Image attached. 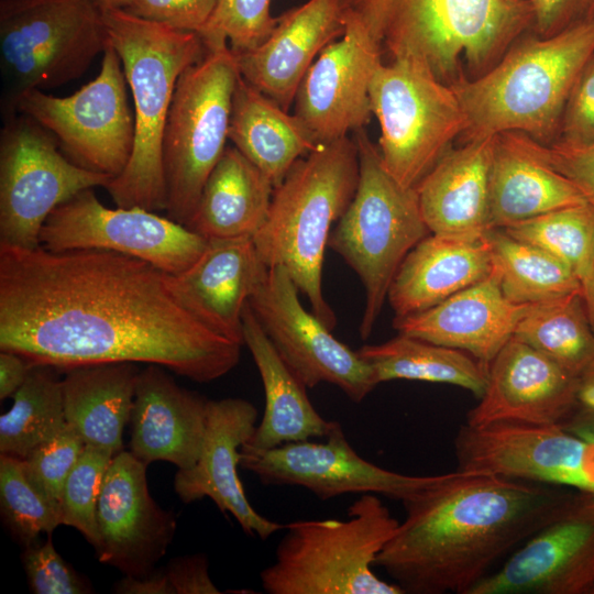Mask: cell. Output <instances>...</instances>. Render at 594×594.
Instances as JSON below:
<instances>
[{
    "instance_id": "cell-51",
    "label": "cell",
    "mask_w": 594,
    "mask_h": 594,
    "mask_svg": "<svg viewBox=\"0 0 594 594\" xmlns=\"http://www.w3.org/2000/svg\"><path fill=\"white\" fill-rule=\"evenodd\" d=\"M560 426L564 430L594 443V409L576 408Z\"/></svg>"
},
{
    "instance_id": "cell-55",
    "label": "cell",
    "mask_w": 594,
    "mask_h": 594,
    "mask_svg": "<svg viewBox=\"0 0 594 594\" xmlns=\"http://www.w3.org/2000/svg\"><path fill=\"white\" fill-rule=\"evenodd\" d=\"M591 594H594V587H593V590H592Z\"/></svg>"
},
{
    "instance_id": "cell-7",
    "label": "cell",
    "mask_w": 594,
    "mask_h": 594,
    "mask_svg": "<svg viewBox=\"0 0 594 594\" xmlns=\"http://www.w3.org/2000/svg\"><path fill=\"white\" fill-rule=\"evenodd\" d=\"M398 526L376 494H361L344 519L292 521L260 573L262 587L268 594H404L373 570Z\"/></svg>"
},
{
    "instance_id": "cell-29",
    "label": "cell",
    "mask_w": 594,
    "mask_h": 594,
    "mask_svg": "<svg viewBox=\"0 0 594 594\" xmlns=\"http://www.w3.org/2000/svg\"><path fill=\"white\" fill-rule=\"evenodd\" d=\"M587 202L581 191L541 158L521 132L495 136L490 186L491 228H505L559 208Z\"/></svg>"
},
{
    "instance_id": "cell-15",
    "label": "cell",
    "mask_w": 594,
    "mask_h": 594,
    "mask_svg": "<svg viewBox=\"0 0 594 594\" xmlns=\"http://www.w3.org/2000/svg\"><path fill=\"white\" fill-rule=\"evenodd\" d=\"M298 293L284 267H268L249 304L277 353L307 388L329 383L361 403L378 385L373 370L304 308Z\"/></svg>"
},
{
    "instance_id": "cell-44",
    "label": "cell",
    "mask_w": 594,
    "mask_h": 594,
    "mask_svg": "<svg viewBox=\"0 0 594 594\" xmlns=\"http://www.w3.org/2000/svg\"><path fill=\"white\" fill-rule=\"evenodd\" d=\"M531 151L568 178L594 208V143L571 145L560 141L543 144L528 135Z\"/></svg>"
},
{
    "instance_id": "cell-31",
    "label": "cell",
    "mask_w": 594,
    "mask_h": 594,
    "mask_svg": "<svg viewBox=\"0 0 594 594\" xmlns=\"http://www.w3.org/2000/svg\"><path fill=\"white\" fill-rule=\"evenodd\" d=\"M62 380L66 422L86 446L123 451L122 435L130 422L140 370L136 363L81 365L65 371Z\"/></svg>"
},
{
    "instance_id": "cell-18",
    "label": "cell",
    "mask_w": 594,
    "mask_h": 594,
    "mask_svg": "<svg viewBox=\"0 0 594 594\" xmlns=\"http://www.w3.org/2000/svg\"><path fill=\"white\" fill-rule=\"evenodd\" d=\"M593 587L594 493L578 491L469 594H591Z\"/></svg>"
},
{
    "instance_id": "cell-38",
    "label": "cell",
    "mask_w": 594,
    "mask_h": 594,
    "mask_svg": "<svg viewBox=\"0 0 594 594\" xmlns=\"http://www.w3.org/2000/svg\"><path fill=\"white\" fill-rule=\"evenodd\" d=\"M502 229L561 260L582 285L594 268V208L588 202L559 208Z\"/></svg>"
},
{
    "instance_id": "cell-17",
    "label": "cell",
    "mask_w": 594,
    "mask_h": 594,
    "mask_svg": "<svg viewBox=\"0 0 594 594\" xmlns=\"http://www.w3.org/2000/svg\"><path fill=\"white\" fill-rule=\"evenodd\" d=\"M459 471L483 472L594 493V443L559 425H463L454 439Z\"/></svg>"
},
{
    "instance_id": "cell-14",
    "label": "cell",
    "mask_w": 594,
    "mask_h": 594,
    "mask_svg": "<svg viewBox=\"0 0 594 594\" xmlns=\"http://www.w3.org/2000/svg\"><path fill=\"white\" fill-rule=\"evenodd\" d=\"M208 240L189 228L142 208H108L94 188L56 207L40 232L53 251L107 250L144 260L178 275L205 252Z\"/></svg>"
},
{
    "instance_id": "cell-53",
    "label": "cell",
    "mask_w": 594,
    "mask_h": 594,
    "mask_svg": "<svg viewBox=\"0 0 594 594\" xmlns=\"http://www.w3.org/2000/svg\"><path fill=\"white\" fill-rule=\"evenodd\" d=\"M582 296L588 321L594 331V268L590 277L582 285Z\"/></svg>"
},
{
    "instance_id": "cell-36",
    "label": "cell",
    "mask_w": 594,
    "mask_h": 594,
    "mask_svg": "<svg viewBox=\"0 0 594 594\" xmlns=\"http://www.w3.org/2000/svg\"><path fill=\"white\" fill-rule=\"evenodd\" d=\"M514 336L575 377L594 360L582 292L525 305Z\"/></svg>"
},
{
    "instance_id": "cell-13",
    "label": "cell",
    "mask_w": 594,
    "mask_h": 594,
    "mask_svg": "<svg viewBox=\"0 0 594 594\" xmlns=\"http://www.w3.org/2000/svg\"><path fill=\"white\" fill-rule=\"evenodd\" d=\"M0 132V244L36 248L51 212L78 193L112 177L73 163L31 118L3 119Z\"/></svg>"
},
{
    "instance_id": "cell-42",
    "label": "cell",
    "mask_w": 594,
    "mask_h": 594,
    "mask_svg": "<svg viewBox=\"0 0 594 594\" xmlns=\"http://www.w3.org/2000/svg\"><path fill=\"white\" fill-rule=\"evenodd\" d=\"M86 444L68 422L50 440L34 448L23 460V471L34 488L61 510L65 481Z\"/></svg>"
},
{
    "instance_id": "cell-6",
    "label": "cell",
    "mask_w": 594,
    "mask_h": 594,
    "mask_svg": "<svg viewBox=\"0 0 594 594\" xmlns=\"http://www.w3.org/2000/svg\"><path fill=\"white\" fill-rule=\"evenodd\" d=\"M108 43L121 58L134 103L135 139L124 170L106 190L117 207L166 210L162 163L164 128L178 78L206 46L196 32L150 21L122 9H102Z\"/></svg>"
},
{
    "instance_id": "cell-43",
    "label": "cell",
    "mask_w": 594,
    "mask_h": 594,
    "mask_svg": "<svg viewBox=\"0 0 594 594\" xmlns=\"http://www.w3.org/2000/svg\"><path fill=\"white\" fill-rule=\"evenodd\" d=\"M30 590L34 594H90L88 580L77 573L55 550L52 539L24 548L21 556Z\"/></svg>"
},
{
    "instance_id": "cell-41",
    "label": "cell",
    "mask_w": 594,
    "mask_h": 594,
    "mask_svg": "<svg viewBox=\"0 0 594 594\" xmlns=\"http://www.w3.org/2000/svg\"><path fill=\"white\" fill-rule=\"evenodd\" d=\"M272 0H218L198 32L206 50L229 44L233 53L258 46L273 32L278 18L271 13Z\"/></svg>"
},
{
    "instance_id": "cell-19",
    "label": "cell",
    "mask_w": 594,
    "mask_h": 594,
    "mask_svg": "<svg viewBox=\"0 0 594 594\" xmlns=\"http://www.w3.org/2000/svg\"><path fill=\"white\" fill-rule=\"evenodd\" d=\"M344 22L343 34L320 52L294 99V114L318 145L364 129L373 113L370 85L383 53L356 18L344 13Z\"/></svg>"
},
{
    "instance_id": "cell-47",
    "label": "cell",
    "mask_w": 594,
    "mask_h": 594,
    "mask_svg": "<svg viewBox=\"0 0 594 594\" xmlns=\"http://www.w3.org/2000/svg\"><path fill=\"white\" fill-rule=\"evenodd\" d=\"M534 11L531 30L541 37L594 20V0H527Z\"/></svg>"
},
{
    "instance_id": "cell-33",
    "label": "cell",
    "mask_w": 594,
    "mask_h": 594,
    "mask_svg": "<svg viewBox=\"0 0 594 594\" xmlns=\"http://www.w3.org/2000/svg\"><path fill=\"white\" fill-rule=\"evenodd\" d=\"M228 138L274 188L300 157L318 146L298 117L241 76L232 98Z\"/></svg>"
},
{
    "instance_id": "cell-50",
    "label": "cell",
    "mask_w": 594,
    "mask_h": 594,
    "mask_svg": "<svg viewBox=\"0 0 594 594\" xmlns=\"http://www.w3.org/2000/svg\"><path fill=\"white\" fill-rule=\"evenodd\" d=\"M113 591L119 594H175L165 568L144 576L124 575L114 584Z\"/></svg>"
},
{
    "instance_id": "cell-16",
    "label": "cell",
    "mask_w": 594,
    "mask_h": 594,
    "mask_svg": "<svg viewBox=\"0 0 594 594\" xmlns=\"http://www.w3.org/2000/svg\"><path fill=\"white\" fill-rule=\"evenodd\" d=\"M324 439L266 450L243 446L240 466L264 485L300 486L321 501L344 494H376L404 503L442 475L400 474L369 462L349 443L339 421H332Z\"/></svg>"
},
{
    "instance_id": "cell-8",
    "label": "cell",
    "mask_w": 594,
    "mask_h": 594,
    "mask_svg": "<svg viewBox=\"0 0 594 594\" xmlns=\"http://www.w3.org/2000/svg\"><path fill=\"white\" fill-rule=\"evenodd\" d=\"M355 133L360 175L355 194L337 221L328 246L356 273L365 305L359 332L367 339L406 255L430 234L415 187L399 184L385 168L364 129Z\"/></svg>"
},
{
    "instance_id": "cell-49",
    "label": "cell",
    "mask_w": 594,
    "mask_h": 594,
    "mask_svg": "<svg viewBox=\"0 0 594 594\" xmlns=\"http://www.w3.org/2000/svg\"><path fill=\"white\" fill-rule=\"evenodd\" d=\"M32 365L20 354L0 350V399L12 397L25 382Z\"/></svg>"
},
{
    "instance_id": "cell-48",
    "label": "cell",
    "mask_w": 594,
    "mask_h": 594,
    "mask_svg": "<svg viewBox=\"0 0 594 594\" xmlns=\"http://www.w3.org/2000/svg\"><path fill=\"white\" fill-rule=\"evenodd\" d=\"M206 554L196 553L177 557L165 568L175 594H220L222 593L209 575Z\"/></svg>"
},
{
    "instance_id": "cell-52",
    "label": "cell",
    "mask_w": 594,
    "mask_h": 594,
    "mask_svg": "<svg viewBox=\"0 0 594 594\" xmlns=\"http://www.w3.org/2000/svg\"><path fill=\"white\" fill-rule=\"evenodd\" d=\"M576 400V408L594 409V360L578 377Z\"/></svg>"
},
{
    "instance_id": "cell-28",
    "label": "cell",
    "mask_w": 594,
    "mask_h": 594,
    "mask_svg": "<svg viewBox=\"0 0 594 594\" xmlns=\"http://www.w3.org/2000/svg\"><path fill=\"white\" fill-rule=\"evenodd\" d=\"M492 273L487 243L430 233L406 255L389 287L395 318L427 310Z\"/></svg>"
},
{
    "instance_id": "cell-1",
    "label": "cell",
    "mask_w": 594,
    "mask_h": 594,
    "mask_svg": "<svg viewBox=\"0 0 594 594\" xmlns=\"http://www.w3.org/2000/svg\"><path fill=\"white\" fill-rule=\"evenodd\" d=\"M241 348L204 324L172 274L144 260L0 244V350L32 366L145 363L207 383L238 365Z\"/></svg>"
},
{
    "instance_id": "cell-4",
    "label": "cell",
    "mask_w": 594,
    "mask_h": 594,
    "mask_svg": "<svg viewBox=\"0 0 594 594\" xmlns=\"http://www.w3.org/2000/svg\"><path fill=\"white\" fill-rule=\"evenodd\" d=\"M342 8L383 54L416 61L446 84L461 74L462 57L490 69L534 21L527 0H342Z\"/></svg>"
},
{
    "instance_id": "cell-12",
    "label": "cell",
    "mask_w": 594,
    "mask_h": 594,
    "mask_svg": "<svg viewBox=\"0 0 594 594\" xmlns=\"http://www.w3.org/2000/svg\"><path fill=\"white\" fill-rule=\"evenodd\" d=\"M127 84L121 58L107 43L94 80L67 97L28 90L16 100L15 113L45 129L76 165L114 178L127 167L134 147Z\"/></svg>"
},
{
    "instance_id": "cell-25",
    "label": "cell",
    "mask_w": 594,
    "mask_h": 594,
    "mask_svg": "<svg viewBox=\"0 0 594 594\" xmlns=\"http://www.w3.org/2000/svg\"><path fill=\"white\" fill-rule=\"evenodd\" d=\"M267 270L252 238L213 239L187 271L172 274V283L204 324L244 345L243 310Z\"/></svg>"
},
{
    "instance_id": "cell-40",
    "label": "cell",
    "mask_w": 594,
    "mask_h": 594,
    "mask_svg": "<svg viewBox=\"0 0 594 594\" xmlns=\"http://www.w3.org/2000/svg\"><path fill=\"white\" fill-rule=\"evenodd\" d=\"M113 457L109 450L86 446L62 493V525L77 529L94 548L98 544V499Z\"/></svg>"
},
{
    "instance_id": "cell-23",
    "label": "cell",
    "mask_w": 594,
    "mask_h": 594,
    "mask_svg": "<svg viewBox=\"0 0 594 594\" xmlns=\"http://www.w3.org/2000/svg\"><path fill=\"white\" fill-rule=\"evenodd\" d=\"M344 29L342 0H307L278 16L258 46L234 53L240 76L288 111L314 61Z\"/></svg>"
},
{
    "instance_id": "cell-24",
    "label": "cell",
    "mask_w": 594,
    "mask_h": 594,
    "mask_svg": "<svg viewBox=\"0 0 594 594\" xmlns=\"http://www.w3.org/2000/svg\"><path fill=\"white\" fill-rule=\"evenodd\" d=\"M209 399L179 386L165 367L140 370L130 417V452L145 465L167 461L188 469L198 461Z\"/></svg>"
},
{
    "instance_id": "cell-10",
    "label": "cell",
    "mask_w": 594,
    "mask_h": 594,
    "mask_svg": "<svg viewBox=\"0 0 594 594\" xmlns=\"http://www.w3.org/2000/svg\"><path fill=\"white\" fill-rule=\"evenodd\" d=\"M240 77L229 44L206 50L177 80L168 110L162 163L167 217L191 221L204 185L227 148L231 106Z\"/></svg>"
},
{
    "instance_id": "cell-32",
    "label": "cell",
    "mask_w": 594,
    "mask_h": 594,
    "mask_svg": "<svg viewBox=\"0 0 594 594\" xmlns=\"http://www.w3.org/2000/svg\"><path fill=\"white\" fill-rule=\"evenodd\" d=\"M273 184L234 146L208 176L187 228L206 240L252 238L263 226Z\"/></svg>"
},
{
    "instance_id": "cell-30",
    "label": "cell",
    "mask_w": 594,
    "mask_h": 594,
    "mask_svg": "<svg viewBox=\"0 0 594 594\" xmlns=\"http://www.w3.org/2000/svg\"><path fill=\"white\" fill-rule=\"evenodd\" d=\"M242 319L243 343L253 356L265 393L262 420L244 446L266 450L287 442L324 438L332 421L316 410L307 387L277 353L249 301Z\"/></svg>"
},
{
    "instance_id": "cell-34",
    "label": "cell",
    "mask_w": 594,
    "mask_h": 594,
    "mask_svg": "<svg viewBox=\"0 0 594 594\" xmlns=\"http://www.w3.org/2000/svg\"><path fill=\"white\" fill-rule=\"evenodd\" d=\"M356 351L373 370L377 384L395 380L442 383L468 389L477 398L486 387L488 367L458 349L398 333Z\"/></svg>"
},
{
    "instance_id": "cell-27",
    "label": "cell",
    "mask_w": 594,
    "mask_h": 594,
    "mask_svg": "<svg viewBox=\"0 0 594 594\" xmlns=\"http://www.w3.org/2000/svg\"><path fill=\"white\" fill-rule=\"evenodd\" d=\"M495 136L449 148L415 187L431 233L476 240L492 229L490 186Z\"/></svg>"
},
{
    "instance_id": "cell-35",
    "label": "cell",
    "mask_w": 594,
    "mask_h": 594,
    "mask_svg": "<svg viewBox=\"0 0 594 594\" xmlns=\"http://www.w3.org/2000/svg\"><path fill=\"white\" fill-rule=\"evenodd\" d=\"M484 239L492 273L509 301L529 305L582 292V283L572 270L547 251L502 228L487 230Z\"/></svg>"
},
{
    "instance_id": "cell-3",
    "label": "cell",
    "mask_w": 594,
    "mask_h": 594,
    "mask_svg": "<svg viewBox=\"0 0 594 594\" xmlns=\"http://www.w3.org/2000/svg\"><path fill=\"white\" fill-rule=\"evenodd\" d=\"M594 57V20L552 36L518 40L490 69L450 84L466 118L465 141L521 132L549 144L568 98Z\"/></svg>"
},
{
    "instance_id": "cell-20",
    "label": "cell",
    "mask_w": 594,
    "mask_h": 594,
    "mask_svg": "<svg viewBox=\"0 0 594 594\" xmlns=\"http://www.w3.org/2000/svg\"><path fill=\"white\" fill-rule=\"evenodd\" d=\"M146 466L130 451L116 454L98 499L97 558L124 575L144 576L155 570L176 530L175 514L150 494Z\"/></svg>"
},
{
    "instance_id": "cell-39",
    "label": "cell",
    "mask_w": 594,
    "mask_h": 594,
    "mask_svg": "<svg viewBox=\"0 0 594 594\" xmlns=\"http://www.w3.org/2000/svg\"><path fill=\"white\" fill-rule=\"evenodd\" d=\"M0 506L6 526L24 548L34 544L42 532L51 535L62 525L61 510L29 482L22 460L2 454Z\"/></svg>"
},
{
    "instance_id": "cell-37",
    "label": "cell",
    "mask_w": 594,
    "mask_h": 594,
    "mask_svg": "<svg viewBox=\"0 0 594 594\" xmlns=\"http://www.w3.org/2000/svg\"><path fill=\"white\" fill-rule=\"evenodd\" d=\"M55 367L32 366L12 396L11 408L0 417V452L23 460L53 438L66 424L62 380Z\"/></svg>"
},
{
    "instance_id": "cell-2",
    "label": "cell",
    "mask_w": 594,
    "mask_h": 594,
    "mask_svg": "<svg viewBox=\"0 0 594 594\" xmlns=\"http://www.w3.org/2000/svg\"><path fill=\"white\" fill-rule=\"evenodd\" d=\"M576 490L455 471L403 503L406 517L378 553L405 593L469 594L492 565L541 529Z\"/></svg>"
},
{
    "instance_id": "cell-54",
    "label": "cell",
    "mask_w": 594,
    "mask_h": 594,
    "mask_svg": "<svg viewBox=\"0 0 594 594\" xmlns=\"http://www.w3.org/2000/svg\"><path fill=\"white\" fill-rule=\"evenodd\" d=\"M101 9H127L134 0H91Z\"/></svg>"
},
{
    "instance_id": "cell-9",
    "label": "cell",
    "mask_w": 594,
    "mask_h": 594,
    "mask_svg": "<svg viewBox=\"0 0 594 594\" xmlns=\"http://www.w3.org/2000/svg\"><path fill=\"white\" fill-rule=\"evenodd\" d=\"M108 43L102 9L91 0H0L3 118L19 97L79 78Z\"/></svg>"
},
{
    "instance_id": "cell-46",
    "label": "cell",
    "mask_w": 594,
    "mask_h": 594,
    "mask_svg": "<svg viewBox=\"0 0 594 594\" xmlns=\"http://www.w3.org/2000/svg\"><path fill=\"white\" fill-rule=\"evenodd\" d=\"M218 0H134L131 14L170 28L198 33L212 15Z\"/></svg>"
},
{
    "instance_id": "cell-26",
    "label": "cell",
    "mask_w": 594,
    "mask_h": 594,
    "mask_svg": "<svg viewBox=\"0 0 594 594\" xmlns=\"http://www.w3.org/2000/svg\"><path fill=\"white\" fill-rule=\"evenodd\" d=\"M524 308L505 297L491 273L427 310L394 318L393 327L399 334L464 351L488 367L514 337Z\"/></svg>"
},
{
    "instance_id": "cell-11",
    "label": "cell",
    "mask_w": 594,
    "mask_h": 594,
    "mask_svg": "<svg viewBox=\"0 0 594 594\" xmlns=\"http://www.w3.org/2000/svg\"><path fill=\"white\" fill-rule=\"evenodd\" d=\"M370 99L381 129V160L405 187H416L466 130L464 111L450 84L416 61L381 62L371 80Z\"/></svg>"
},
{
    "instance_id": "cell-45",
    "label": "cell",
    "mask_w": 594,
    "mask_h": 594,
    "mask_svg": "<svg viewBox=\"0 0 594 594\" xmlns=\"http://www.w3.org/2000/svg\"><path fill=\"white\" fill-rule=\"evenodd\" d=\"M559 135L556 141L571 145L594 143V57L568 98Z\"/></svg>"
},
{
    "instance_id": "cell-5",
    "label": "cell",
    "mask_w": 594,
    "mask_h": 594,
    "mask_svg": "<svg viewBox=\"0 0 594 594\" xmlns=\"http://www.w3.org/2000/svg\"><path fill=\"white\" fill-rule=\"evenodd\" d=\"M354 140L319 144L300 157L274 188L267 217L253 237L267 267H284L312 314L331 330L337 319L322 293V267L332 224L349 207L359 183Z\"/></svg>"
},
{
    "instance_id": "cell-21",
    "label": "cell",
    "mask_w": 594,
    "mask_h": 594,
    "mask_svg": "<svg viewBox=\"0 0 594 594\" xmlns=\"http://www.w3.org/2000/svg\"><path fill=\"white\" fill-rule=\"evenodd\" d=\"M578 377L515 336L488 365L487 383L465 425H561L576 409Z\"/></svg>"
},
{
    "instance_id": "cell-22",
    "label": "cell",
    "mask_w": 594,
    "mask_h": 594,
    "mask_svg": "<svg viewBox=\"0 0 594 594\" xmlns=\"http://www.w3.org/2000/svg\"><path fill=\"white\" fill-rule=\"evenodd\" d=\"M257 416L256 407L243 398L209 400L200 457L194 466L178 469L174 490L185 504L211 498L246 535L266 540L285 526L252 507L238 474L240 450L252 437Z\"/></svg>"
}]
</instances>
